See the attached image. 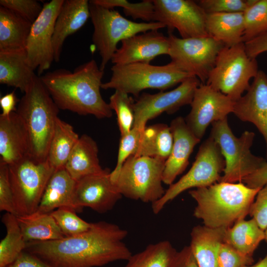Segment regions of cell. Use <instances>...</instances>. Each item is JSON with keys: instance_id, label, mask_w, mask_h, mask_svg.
<instances>
[{"instance_id": "1", "label": "cell", "mask_w": 267, "mask_h": 267, "mask_svg": "<svg viewBox=\"0 0 267 267\" xmlns=\"http://www.w3.org/2000/svg\"><path fill=\"white\" fill-rule=\"evenodd\" d=\"M128 231L116 224L100 221L73 236L27 242L25 251L56 267H98L132 255L123 242Z\"/></svg>"}, {"instance_id": "2", "label": "cell", "mask_w": 267, "mask_h": 267, "mask_svg": "<svg viewBox=\"0 0 267 267\" xmlns=\"http://www.w3.org/2000/svg\"><path fill=\"white\" fill-rule=\"evenodd\" d=\"M103 75L104 71L91 59L73 72L59 69L40 78L59 109L103 119L112 115V110L100 93Z\"/></svg>"}, {"instance_id": "3", "label": "cell", "mask_w": 267, "mask_h": 267, "mask_svg": "<svg viewBox=\"0 0 267 267\" xmlns=\"http://www.w3.org/2000/svg\"><path fill=\"white\" fill-rule=\"evenodd\" d=\"M261 188H252L242 182H218L189 191L196 206L194 216L213 228H227L249 214Z\"/></svg>"}, {"instance_id": "4", "label": "cell", "mask_w": 267, "mask_h": 267, "mask_svg": "<svg viewBox=\"0 0 267 267\" xmlns=\"http://www.w3.org/2000/svg\"><path fill=\"white\" fill-rule=\"evenodd\" d=\"M59 109L39 76L24 93L16 112L27 129L30 141V156L45 161Z\"/></svg>"}, {"instance_id": "5", "label": "cell", "mask_w": 267, "mask_h": 267, "mask_svg": "<svg viewBox=\"0 0 267 267\" xmlns=\"http://www.w3.org/2000/svg\"><path fill=\"white\" fill-rule=\"evenodd\" d=\"M111 70L112 75L110 80L102 83L101 89H114L137 97L144 89L164 91L193 76L172 61L163 65L143 62L114 65Z\"/></svg>"}, {"instance_id": "6", "label": "cell", "mask_w": 267, "mask_h": 267, "mask_svg": "<svg viewBox=\"0 0 267 267\" xmlns=\"http://www.w3.org/2000/svg\"><path fill=\"white\" fill-rule=\"evenodd\" d=\"M89 2L90 19L93 24L92 42L101 58L100 69L104 71L117 50V44L129 37L149 31L166 27L162 23L136 22L123 17L113 9Z\"/></svg>"}, {"instance_id": "7", "label": "cell", "mask_w": 267, "mask_h": 267, "mask_svg": "<svg viewBox=\"0 0 267 267\" xmlns=\"http://www.w3.org/2000/svg\"><path fill=\"white\" fill-rule=\"evenodd\" d=\"M212 125L210 136L219 145L225 161L220 182H242L267 162L250 150L255 138L253 132L246 131L236 137L228 125L227 118Z\"/></svg>"}, {"instance_id": "8", "label": "cell", "mask_w": 267, "mask_h": 267, "mask_svg": "<svg viewBox=\"0 0 267 267\" xmlns=\"http://www.w3.org/2000/svg\"><path fill=\"white\" fill-rule=\"evenodd\" d=\"M259 71L257 59L248 55L243 42L224 46L217 57L206 84L236 101L249 89L250 80Z\"/></svg>"}, {"instance_id": "9", "label": "cell", "mask_w": 267, "mask_h": 267, "mask_svg": "<svg viewBox=\"0 0 267 267\" xmlns=\"http://www.w3.org/2000/svg\"><path fill=\"white\" fill-rule=\"evenodd\" d=\"M166 161L132 155L113 183L122 196L152 204L159 200L166 191L162 185Z\"/></svg>"}, {"instance_id": "10", "label": "cell", "mask_w": 267, "mask_h": 267, "mask_svg": "<svg viewBox=\"0 0 267 267\" xmlns=\"http://www.w3.org/2000/svg\"><path fill=\"white\" fill-rule=\"evenodd\" d=\"M224 168L225 161L220 148L209 136L199 147L195 161L187 173L170 185L164 195L151 204L152 212L158 214L167 203L187 189L220 182Z\"/></svg>"}, {"instance_id": "11", "label": "cell", "mask_w": 267, "mask_h": 267, "mask_svg": "<svg viewBox=\"0 0 267 267\" xmlns=\"http://www.w3.org/2000/svg\"><path fill=\"white\" fill-rule=\"evenodd\" d=\"M8 168L16 216L36 212L55 170L47 160L39 161L30 156L8 165Z\"/></svg>"}, {"instance_id": "12", "label": "cell", "mask_w": 267, "mask_h": 267, "mask_svg": "<svg viewBox=\"0 0 267 267\" xmlns=\"http://www.w3.org/2000/svg\"><path fill=\"white\" fill-rule=\"evenodd\" d=\"M171 61L180 69L206 84L217 57L225 46L210 36L178 38L169 33Z\"/></svg>"}, {"instance_id": "13", "label": "cell", "mask_w": 267, "mask_h": 267, "mask_svg": "<svg viewBox=\"0 0 267 267\" xmlns=\"http://www.w3.org/2000/svg\"><path fill=\"white\" fill-rule=\"evenodd\" d=\"M64 0H52L43 4L42 12L32 23L25 51L27 62L39 76L54 61L52 37L55 21Z\"/></svg>"}, {"instance_id": "14", "label": "cell", "mask_w": 267, "mask_h": 267, "mask_svg": "<svg viewBox=\"0 0 267 267\" xmlns=\"http://www.w3.org/2000/svg\"><path fill=\"white\" fill-rule=\"evenodd\" d=\"M201 84L197 78L191 76L173 90L155 94L142 93L134 104L133 128L143 130L148 120L164 112L173 114L180 107L190 105L196 89Z\"/></svg>"}, {"instance_id": "15", "label": "cell", "mask_w": 267, "mask_h": 267, "mask_svg": "<svg viewBox=\"0 0 267 267\" xmlns=\"http://www.w3.org/2000/svg\"><path fill=\"white\" fill-rule=\"evenodd\" d=\"M154 21L163 24L169 33L175 29L181 38L206 37L207 13L191 0H153Z\"/></svg>"}, {"instance_id": "16", "label": "cell", "mask_w": 267, "mask_h": 267, "mask_svg": "<svg viewBox=\"0 0 267 267\" xmlns=\"http://www.w3.org/2000/svg\"><path fill=\"white\" fill-rule=\"evenodd\" d=\"M233 100L206 84L196 89L191 101V110L184 118L190 130L202 138L208 126L227 118L233 113Z\"/></svg>"}, {"instance_id": "17", "label": "cell", "mask_w": 267, "mask_h": 267, "mask_svg": "<svg viewBox=\"0 0 267 267\" xmlns=\"http://www.w3.org/2000/svg\"><path fill=\"white\" fill-rule=\"evenodd\" d=\"M111 172L85 177L76 181L73 203L76 212L89 207L100 213L112 210L122 195L110 178Z\"/></svg>"}, {"instance_id": "18", "label": "cell", "mask_w": 267, "mask_h": 267, "mask_svg": "<svg viewBox=\"0 0 267 267\" xmlns=\"http://www.w3.org/2000/svg\"><path fill=\"white\" fill-rule=\"evenodd\" d=\"M170 41L158 30L149 31L121 41V46L113 55L114 65L137 62L149 63L160 55H168Z\"/></svg>"}, {"instance_id": "19", "label": "cell", "mask_w": 267, "mask_h": 267, "mask_svg": "<svg viewBox=\"0 0 267 267\" xmlns=\"http://www.w3.org/2000/svg\"><path fill=\"white\" fill-rule=\"evenodd\" d=\"M235 101L233 113L243 122L253 124L263 136L267 156V75L259 70L250 88Z\"/></svg>"}, {"instance_id": "20", "label": "cell", "mask_w": 267, "mask_h": 267, "mask_svg": "<svg viewBox=\"0 0 267 267\" xmlns=\"http://www.w3.org/2000/svg\"><path fill=\"white\" fill-rule=\"evenodd\" d=\"M174 138L171 153L167 159L163 174V182L170 185L182 174L189 164L194 148L200 141L188 127L184 118L177 117L170 125Z\"/></svg>"}, {"instance_id": "21", "label": "cell", "mask_w": 267, "mask_h": 267, "mask_svg": "<svg viewBox=\"0 0 267 267\" xmlns=\"http://www.w3.org/2000/svg\"><path fill=\"white\" fill-rule=\"evenodd\" d=\"M0 160L10 165L30 156L29 135L16 112L0 116Z\"/></svg>"}, {"instance_id": "22", "label": "cell", "mask_w": 267, "mask_h": 267, "mask_svg": "<svg viewBox=\"0 0 267 267\" xmlns=\"http://www.w3.org/2000/svg\"><path fill=\"white\" fill-rule=\"evenodd\" d=\"M89 5L88 0H64L52 37L54 61H59L66 39L80 29L90 18Z\"/></svg>"}, {"instance_id": "23", "label": "cell", "mask_w": 267, "mask_h": 267, "mask_svg": "<svg viewBox=\"0 0 267 267\" xmlns=\"http://www.w3.org/2000/svg\"><path fill=\"white\" fill-rule=\"evenodd\" d=\"M76 183V181L65 168L55 170L46 184L36 211L50 213L60 208H67L76 212L73 203Z\"/></svg>"}, {"instance_id": "24", "label": "cell", "mask_w": 267, "mask_h": 267, "mask_svg": "<svg viewBox=\"0 0 267 267\" xmlns=\"http://www.w3.org/2000/svg\"><path fill=\"white\" fill-rule=\"evenodd\" d=\"M226 228L198 225L190 232V247L199 267H219L218 253Z\"/></svg>"}, {"instance_id": "25", "label": "cell", "mask_w": 267, "mask_h": 267, "mask_svg": "<svg viewBox=\"0 0 267 267\" xmlns=\"http://www.w3.org/2000/svg\"><path fill=\"white\" fill-rule=\"evenodd\" d=\"M98 148L96 142L89 136L83 134L73 149L65 169L76 181L89 176L102 174L99 164Z\"/></svg>"}, {"instance_id": "26", "label": "cell", "mask_w": 267, "mask_h": 267, "mask_svg": "<svg viewBox=\"0 0 267 267\" xmlns=\"http://www.w3.org/2000/svg\"><path fill=\"white\" fill-rule=\"evenodd\" d=\"M27 62L25 50L0 52V83L14 87L23 92L37 77Z\"/></svg>"}, {"instance_id": "27", "label": "cell", "mask_w": 267, "mask_h": 267, "mask_svg": "<svg viewBox=\"0 0 267 267\" xmlns=\"http://www.w3.org/2000/svg\"><path fill=\"white\" fill-rule=\"evenodd\" d=\"M173 142L170 126L160 123L146 126L141 132L133 155L166 161L171 153Z\"/></svg>"}, {"instance_id": "28", "label": "cell", "mask_w": 267, "mask_h": 267, "mask_svg": "<svg viewBox=\"0 0 267 267\" xmlns=\"http://www.w3.org/2000/svg\"><path fill=\"white\" fill-rule=\"evenodd\" d=\"M206 27L210 37L230 46L243 42V12L206 14Z\"/></svg>"}, {"instance_id": "29", "label": "cell", "mask_w": 267, "mask_h": 267, "mask_svg": "<svg viewBox=\"0 0 267 267\" xmlns=\"http://www.w3.org/2000/svg\"><path fill=\"white\" fill-rule=\"evenodd\" d=\"M32 23L0 6V52L25 50Z\"/></svg>"}, {"instance_id": "30", "label": "cell", "mask_w": 267, "mask_h": 267, "mask_svg": "<svg viewBox=\"0 0 267 267\" xmlns=\"http://www.w3.org/2000/svg\"><path fill=\"white\" fill-rule=\"evenodd\" d=\"M16 219L27 242L54 240L65 237L50 213L36 211L16 216Z\"/></svg>"}, {"instance_id": "31", "label": "cell", "mask_w": 267, "mask_h": 267, "mask_svg": "<svg viewBox=\"0 0 267 267\" xmlns=\"http://www.w3.org/2000/svg\"><path fill=\"white\" fill-rule=\"evenodd\" d=\"M265 240V230L251 219H243L226 229L224 242L241 254L253 257L260 243Z\"/></svg>"}, {"instance_id": "32", "label": "cell", "mask_w": 267, "mask_h": 267, "mask_svg": "<svg viewBox=\"0 0 267 267\" xmlns=\"http://www.w3.org/2000/svg\"><path fill=\"white\" fill-rule=\"evenodd\" d=\"M79 137L70 124L57 118L46 159L55 170L65 168Z\"/></svg>"}, {"instance_id": "33", "label": "cell", "mask_w": 267, "mask_h": 267, "mask_svg": "<svg viewBox=\"0 0 267 267\" xmlns=\"http://www.w3.org/2000/svg\"><path fill=\"white\" fill-rule=\"evenodd\" d=\"M6 229V235L0 242V267H7L25 251V241L18 223L16 216L4 214L1 219Z\"/></svg>"}, {"instance_id": "34", "label": "cell", "mask_w": 267, "mask_h": 267, "mask_svg": "<svg viewBox=\"0 0 267 267\" xmlns=\"http://www.w3.org/2000/svg\"><path fill=\"white\" fill-rule=\"evenodd\" d=\"M176 252L169 241H160L132 254L124 267H169Z\"/></svg>"}, {"instance_id": "35", "label": "cell", "mask_w": 267, "mask_h": 267, "mask_svg": "<svg viewBox=\"0 0 267 267\" xmlns=\"http://www.w3.org/2000/svg\"><path fill=\"white\" fill-rule=\"evenodd\" d=\"M245 43L267 31V0H256L243 12Z\"/></svg>"}, {"instance_id": "36", "label": "cell", "mask_w": 267, "mask_h": 267, "mask_svg": "<svg viewBox=\"0 0 267 267\" xmlns=\"http://www.w3.org/2000/svg\"><path fill=\"white\" fill-rule=\"evenodd\" d=\"M134 101L129 94L116 90L109 98V105L117 115V123L121 136L128 134L134 122Z\"/></svg>"}, {"instance_id": "37", "label": "cell", "mask_w": 267, "mask_h": 267, "mask_svg": "<svg viewBox=\"0 0 267 267\" xmlns=\"http://www.w3.org/2000/svg\"><path fill=\"white\" fill-rule=\"evenodd\" d=\"M93 3L103 7L113 9L115 7L123 8L126 16L134 19H140L145 22L154 21V4L153 0H144L141 2L132 3L127 0H91Z\"/></svg>"}, {"instance_id": "38", "label": "cell", "mask_w": 267, "mask_h": 267, "mask_svg": "<svg viewBox=\"0 0 267 267\" xmlns=\"http://www.w3.org/2000/svg\"><path fill=\"white\" fill-rule=\"evenodd\" d=\"M50 214L65 237L81 234L88 230L92 223L83 220L75 211L67 208H58Z\"/></svg>"}, {"instance_id": "39", "label": "cell", "mask_w": 267, "mask_h": 267, "mask_svg": "<svg viewBox=\"0 0 267 267\" xmlns=\"http://www.w3.org/2000/svg\"><path fill=\"white\" fill-rule=\"evenodd\" d=\"M142 130L133 128L127 134L121 136L120 140L118 154L116 166L110 176L113 182L116 179L119 172L127 159L133 155L138 143Z\"/></svg>"}, {"instance_id": "40", "label": "cell", "mask_w": 267, "mask_h": 267, "mask_svg": "<svg viewBox=\"0 0 267 267\" xmlns=\"http://www.w3.org/2000/svg\"><path fill=\"white\" fill-rule=\"evenodd\" d=\"M0 5L33 23L38 17L43 5L35 0H0Z\"/></svg>"}, {"instance_id": "41", "label": "cell", "mask_w": 267, "mask_h": 267, "mask_svg": "<svg viewBox=\"0 0 267 267\" xmlns=\"http://www.w3.org/2000/svg\"><path fill=\"white\" fill-rule=\"evenodd\" d=\"M253 257L245 256L224 241L221 244L218 253L219 267H244L250 266Z\"/></svg>"}, {"instance_id": "42", "label": "cell", "mask_w": 267, "mask_h": 267, "mask_svg": "<svg viewBox=\"0 0 267 267\" xmlns=\"http://www.w3.org/2000/svg\"><path fill=\"white\" fill-rule=\"evenodd\" d=\"M198 3L207 14L243 12L247 8L243 0H201Z\"/></svg>"}, {"instance_id": "43", "label": "cell", "mask_w": 267, "mask_h": 267, "mask_svg": "<svg viewBox=\"0 0 267 267\" xmlns=\"http://www.w3.org/2000/svg\"><path fill=\"white\" fill-rule=\"evenodd\" d=\"M0 210L16 215L8 165L0 160Z\"/></svg>"}, {"instance_id": "44", "label": "cell", "mask_w": 267, "mask_h": 267, "mask_svg": "<svg viewBox=\"0 0 267 267\" xmlns=\"http://www.w3.org/2000/svg\"><path fill=\"white\" fill-rule=\"evenodd\" d=\"M249 215L263 230L267 228V183L258 191Z\"/></svg>"}, {"instance_id": "45", "label": "cell", "mask_w": 267, "mask_h": 267, "mask_svg": "<svg viewBox=\"0 0 267 267\" xmlns=\"http://www.w3.org/2000/svg\"><path fill=\"white\" fill-rule=\"evenodd\" d=\"M7 267H56L38 257L24 251Z\"/></svg>"}, {"instance_id": "46", "label": "cell", "mask_w": 267, "mask_h": 267, "mask_svg": "<svg viewBox=\"0 0 267 267\" xmlns=\"http://www.w3.org/2000/svg\"><path fill=\"white\" fill-rule=\"evenodd\" d=\"M244 43L248 55L256 59L259 55L267 52V31Z\"/></svg>"}, {"instance_id": "47", "label": "cell", "mask_w": 267, "mask_h": 267, "mask_svg": "<svg viewBox=\"0 0 267 267\" xmlns=\"http://www.w3.org/2000/svg\"><path fill=\"white\" fill-rule=\"evenodd\" d=\"M169 267H199L189 246L177 251Z\"/></svg>"}, {"instance_id": "48", "label": "cell", "mask_w": 267, "mask_h": 267, "mask_svg": "<svg viewBox=\"0 0 267 267\" xmlns=\"http://www.w3.org/2000/svg\"><path fill=\"white\" fill-rule=\"evenodd\" d=\"M252 188H261L267 183V162L258 170L245 178L242 181Z\"/></svg>"}, {"instance_id": "49", "label": "cell", "mask_w": 267, "mask_h": 267, "mask_svg": "<svg viewBox=\"0 0 267 267\" xmlns=\"http://www.w3.org/2000/svg\"><path fill=\"white\" fill-rule=\"evenodd\" d=\"M17 102V98L14 91L8 93L1 96L0 98V106L2 113L0 116L6 117L12 112H15Z\"/></svg>"}, {"instance_id": "50", "label": "cell", "mask_w": 267, "mask_h": 267, "mask_svg": "<svg viewBox=\"0 0 267 267\" xmlns=\"http://www.w3.org/2000/svg\"><path fill=\"white\" fill-rule=\"evenodd\" d=\"M251 267H267V254L256 265L252 266Z\"/></svg>"}, {"instance_id": "51", "label": "cell", "mask_w": 267, "mask_h": 267, "mask_svg": "<svg viewBox=\"0 0 267 267\" xmlns=\"http://www.w3.org/2000/svg\"><path fill=\"white\" fill-rule=\"evenodd\" d=\"M265 240L267 242V228L265 230Z\"/></svg>"}, {"instance_id": "52", "label": "cell", "mask_w": 267, "mask_h": 267, "mask_svg": "<svg viewBox=\"0 0 267 267\" xmlns=\"http://www.w3.org/2000/svg\"><path fill=\"white\" fill-rule=\"evenodd\" d=\"M251 267V266H245V267Z\"/></svg>"}]
</instances>
